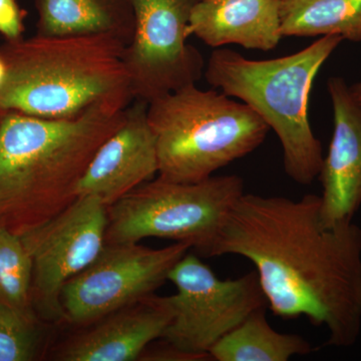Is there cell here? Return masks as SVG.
Instances as JSON below:
<instances>
[{
  "label": "cell",
  "mask_w": 361,
  "mask_h": 361,
  "mask_svg": "<svg viewBox=\"0 0 361 361\" xmlns=\"http://www.w3.org/2000/svg\"><path fill=\"white\" fill-rule=\"evenodd\" d=\"M148 104L135 101L128 106L122 127L102 144L87 166L78 186V197H94L110 207L158 173Z\"/></svg>",
  "instance_id": "8fae6325"
},
{
  "label": "cell",
  "mask_w": 361,
  "mask_h": 361,
  "mask_svg": "<svg viewBox=\"0 0 361 361\" xmlns=\"http://www.w3.org/2000/svg\"><path fill=\"white\" fill-rule=\"evenodd\" d=\"M172 318L168 297L152 294L82 327L59 346L54 360H139L152 342L161 338Z\"/></svg>",
  "instance_id": "4fadbf2b"
},
{
  "label": "cell",
  "mask_w": 361,
  "mask_h": 361,
  "mask_svg": "<svg viewBox=\"0 0 361 361\" xmlns=\"http://www.w3.org/2000/svg\"><path fill=\"white\" fill-rule=\"evenodd\" d=\"M32 281V257L23 238L0 228V305L35 312Z\"/></svg>",
  "instance_id": "ac0fdd59"
},
{
  "label": "cell",
  "mask_w": 361,
  "mask_h": 361,
  "mask_svg": "<svg viewBox=\"0 0 361 361\" xmlns=\"http://www.w3.org/2000/svg\"><path fill=\"white\" fill-rule=\"evenodd\" d=\"M190 249L180 242L161 249L137 243H106L96 260L63 287V320L87 326L152 295Z\"/></svg>",
  "instance_id": "ba28073f"
},
{
  "label": "cell",
  "mask_w": 361,
  "mask_h": 361,
  "mask_svg": "<svg viewBox=\"0 0 361 361\" xmlns=\"http://www.w3.org/2000/svg\"><path fill=\"white\" fill-rule=\"evenodd\" d=\"M127 109L97 104L70 118L0 111V228L23 237L77 200L87 166Z\"/></svg>",
  "instance_id": "7a4b0ae2"
},
{
  "label": "cell",
  "mask_w": 361,
  "mask_h": 361,
  "mask_svg": "<svg viewBox=\"0 0 361 361\" xmlns=\"http://www.w3.org/2000/svg\"><path fill=\"white\" fill-rule=\"evenodd\" d=\"M327 87L334 130L318 178L322 185L320 219L330 228L351 222L361 208V106L343 78H329Z\"/></svg>",
  "instance_id": "7c38bea8"
},
{
  "label": "cell",
  "mask_w": 361,
  "mask_h": 361,
  "mask_svg": "<svg viewBox=\"0 0 361 361\" xmlns=\"http://www.w3.org/2000/svg\"><path fill=\"white\" fill-rule=\"evenodd\" d=\"M168 280L177 292L168 296L173 318L161 339L184 360L210 357L211 349L221 338L253 311L267 305L256 271L222 280L189 252Z\"/></svg>",
  "instance_id": "52a82bcc"
},
{
  "label": "cell",
  "mask_w": 361,
  "mask_h": 361,
  "mask_svg": "<svg viewBox=\"0 0 361 361\" xmlns=\"http://www.w3.org/2000/svg\"><path fill=\"white\" fill-rule=\"evenodd\" d=\"M113 35L45 37L6 42L0 111L70 118L97 104L125 110L134 99L123 51Z\"/></svg>",
  "instance_id": "3957f363"
},
{
  "label": "cell",
  "mask_w": 361,
  "mask_h": 361,
  "mask_svg": "<svg viewBox=\"0 0 361 361\" xmlns=\"http://www.w3.org/2000/svg\"><path fill=\"white\" fill-rule=\"evenodd\" d=\"M282 37L341 35L361 42V0H281Z\"/></svg>",
  "instance_id": "e0dca14e"
},
{
  "label": "cell",
  "mask_w": 361,
  "mask_h": 361,
  "mask_svg": "<svg viewBox=\"0 0 361 361\" xmlns=\"http://www.w3.org/2000/svg\"><path fill=\"white\" fill-rule=\"evenodd\" d=\"M37 35H113L129 45L134 37L133 0H35Z\"/></svg>",
  "instance_id": "9a60e30c"
},
{
  "label": "cell",
  "mask_w": 361,
  "mask_h": 361,
  "mask_svg": "<svg viewBox=\"0 0 361 361\" xmlns=\"http://www.w3.org/2000/svg\"><path fill=\"white\" fill-rule=\"evenodd\" d=\"M343 40L324 35L302 51L266 61L217 49L204 71L207 82L251 106L276 133L288 177L310 185L319 175L323 155L308 120V101L318 71Z\"/></svg>",
  "instance_id": "277c9868"
},
{
  "label": "cell",
  "mask_w": 361,
  "mask_h": 361,
  "mask_svg": "<svg viewBox=\"0 0 361 361\" xmlns=\"http://www.w3.org/2000/svg\"><path fill=\"white\" fill-rule=\"evenodd\" d=\"M201 0H133L135 30L123 51L135 101L154 99L196 85L205 61L187 44L192 11Z\"/></svg>",
  "instance_id": "9c48e42d"
},
{
  "label": "cell",
  "mask_w": 361,
  "mask_h": 361,
  "mask_svg": "<svg viewBox=\"0 0 361 361\" xmlns=\"http://www.w3.org/2000/svg\"><path fill=\"white\" fill-rule=\"evenodd\" d=\"M281 0H201L190 18V35L219 49L238 44L269 51L279 44Z\"/></svg>",
  "instance_id": "5bb4252c"
},
{
  "label": "cell",
  "mask_w": 361,
  "mask_h": 361,
  "mask_svg": "<svg viewBox=\"0 0 361 361\" xmlns=\"http://www.w3.org/2000/svg\"><path fill=\"white\" fill-rule=\"evenodd\" d=\"M158 173L175 182H199L262 145L267 123L251 106L217 90L190 85L148 104Z\"/></svg>",
  "instance_id": "5b68a950"
},
{
  "label": "cell",
  "mask_w": 361,
  "mask_h": 361,
  "mask_svg": "<svg viewBox=\"0 0 361 361\" xmlns=\"http://www.w3.org/2000/svg\"><path fill=\"white\" fill-rule=\"evenodd\" d=\"M6 78V66L4 59L0 56V87L4 84Z\"/></svg>",
  "instance_id": "7402d4cb"
},
{
  "label": "cell",
  "mask_w": 361,
  "mask_h": 361,
  "mask_svg": "<svg viewBox=\"0 0 361 361\" xmlns=\"http://www.w3.org/2000/svg\"><path fill=\"white\" fill-rule=\"evenodd\" d=\"M312 350L302 336L273 329L262 307L221 338L211 349L210 357L217 361H287Z\"/></svg>",
  "instance_id": "2e32d148"
},
{
  "label": "cell",
  "mask_w": 361,
  "mask_h": 361,
  "mask_svg": "<svg viewBox=\"0 0 361 361\" xmlns=\"http://www.w3.org/2000/svg\"><path fill=\"white\" fill-rule=\"evenodd\" d=\"M108 222V207L99 199L78 197L65 211L21 237L32 257V304L40 320H63V287L103 250Z\"/></svg>",
  "instance_id": "30bf717a"
},
{
  "label": "cell",
  "mask_w": 361,
  "mask_h": 361,
  "mask_svg": "<svg viewBox=\"0 0 361 361\" xmlns=\"http://www.w3.org/2000/svg\"><path fill=\"white\" fill-rule=\"evenodd\" d=\"M349 90H350L351 96L353 97L356 103L361 106V82L351 85V87H349Z\"/></svg>",
  "instance_id": "44dd1931"
},
{
  "label": "cell",
  "mask_w": 361,
  "mask_h": 361,
  "mask_svg": "<svg viewBox=\"0 0 361 361\" xmlns=\"http://www.w3.org/2000/svg\"><path fill=\"white\" fill-rule=\"evenodd\" d=\"M238 176H211L199 182L159 177L108 207L106 243L160 238L186 243L206 257L228 214L243 196Z\"/></svg>",
  "instance_id": "8992f818"
},
{
  "label": "cell",
  "mask_w": 361,
  "mask_h": 361,
  "mask_svg": "<svg viewBox=\"0 0 361 361\" xmlns=\"http://www.w3.org/2000/svg\"><path fill=\"white\" fill-rule=\"evenodd\" d=\"M42 320L35 312L0 305V361H33L44 355Z\"/></svg>",
  "instance_id": "d6986e66"
},
{
  "label": "cell",
  "mask_w": 361,
  "mask_h": 361,
  "mask_svg": "<svg viewBox=\"0 0 361 361\" xmlns=\"http://www.w3.org/2000/svg\"><path fill=\"white\" fill-rule=\"evenodd\" d=\"M239 255L255 265L267 305L284 319L305 316L329 332L327 344L349 348L361 332V228L324 227L320 196L300 200L246 194L206 257Z\"/></svg>",
  "instance_id": "6da1fadb"
},
{
  "label": "cell",
  "mask_w": 361,
  "mask_h": 361,
  "mask_svg": "<svg viewBox=\"0 0 361 361\" xmlns=\"http://www.w3.org/2000/svg\"><path fill=\"white\" fill-rule=\"evenodd\" d=\"M25 16L18 0H0V35L6 42L23 39Z\"/></svg>",
  "instance_id": "ffe728a7"
},
{
  "label": "cell",
  "mask_w": 361,
  "mask_h": 361,
  "mask_svg": "<svg viewBox=\"0 0 361 361\" xmlns=\"http://www.w3.org/2000/svg\"></svg>",
  "instance_id": "603a6c76"
}]
</instances>
